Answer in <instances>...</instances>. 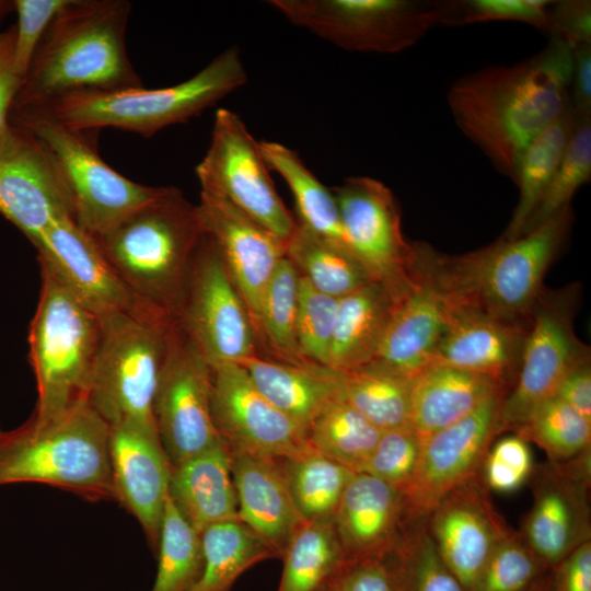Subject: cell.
Masks as SVG:
<instances>
[{
    "label": "cell",
    "mask_w": 591,
    "mask_h": 591,
    "mask_svg": "<svg viewBox=\"0 0 591 591\" xmlns=\"http://www.w3.org/2000/svg\"><path fill=\"white\" fill-rule=\"evenodd\" d=\"M571 74L572 47L551 36L528 59L462 76L450 86L447 103L465 137L515 183L528 146L570 103Z\"/></svg>",
    "instance_id": "obj_1"
},
{
    "label": "cell",
    "mask_w": 591,
    "mask_h": 591,
    "mask_svg": "<svg viewBox=\"0 0 591 591\" xmlns=\"http://www.w3.org/2000/svg\"><path fill=\"white\" fill-rule=\"evenodd\" d=\"M129 12L124 0H68L48 25L11 111L79 92L142 86L125 46Z\"/></svg>",
    "instance_id": "obj_2"
},
{
    "label": "cell",
    "mask_w": 591,
    "mask_h": 591,
    "mask_svg": "<svg viewBox=\"0 0 591 591\" xmlns=\"http://www.w3.org/2000/svg\"><path fill=\"white\" fill-rule=\"evenodd\" d=\"M205 234L197 206L175 187L91 236L144 313L175 321Z\"/></svg>",
    "instance_id": "obj_3"
},
{
    "label": "cell",
    "mask_w": 591,
    "mask_h": 591,
    "mask_svg": "<svg viewBox=\"0 0 591 591\" xmlns=\"http://www.w3.org/2000/svg\"><path fill=\"white\" fill-rule=\"evenodd\" d=\"M111 427L86 403L20 427L0 431V486L37 483L90 501L116 500L111 460Z\"/></svg>",
    "instance_id": "obj_4"
},
{
    "label": "cell",
    "mask_w": 591,
    "mask_h": 591,
    "mask_svg": "<svg viewBox=\"0 0 591 591\" xmlns=\"http://www.w3.org/2000/svg\"><path fill=\"white\" fill-rule=\"evenodd\" d=\"M571 207L514 239L500 237L459 256L434 251L437 274L461 301L495 316L529 322L544 276L565 245L572 224Z\"/></svg>",
    "instance_id": "obj_5"
},
{
    "label": "cell",
    "mask_w": 591,
    "mask_h": 591,
    "mask_svg": "<svg viewBox=\"0 0 591 591\" xmlns=\"http://www.w3.org/2000/svg\"><path fill=\"white\" fill-rule=\"evenodd\" d=\"M246 82L240 51L230 47L194 77L172 86L85 91L21 111L35 112L74 130L111 127L151 137L199 115Z\"/></svg>",
    "instance_id": "obj_6"
},
{
    "label": "cell",
    "mask_w": 591,
    "mask_h": 591,
    "mask_svg": "<svg viewBox=\"0 0 591 591\" xmlns=\"http://www.w3.org/2000/svg\"><path fill=\"white\" fill-rule=\"evenodd\" d=\"M39 299L28 329L37 420L55 418L85 401L99 349L101 321L46 263Z\"/></svg>",
    "instance_id": "obj_7"
},
{
    "label": "cell",
    "mask_w": 591,
    "mask_h": 591,
    "mask_svg": "<svg viewBox=\"0 0 591 591\" xmlns=\"http://www.w3.org/2000/svg\"><path fill=\"white\" fill-rule=\"evenodd\" d=\"M100 321L86 403L109 427L131 425L157 433L153 399L176 322L143 313Z\"/></svg>",
    "instance_id": "obj_8"
},
{
    "label": "cell",
    "mask_w": 591,
    "mask_h": 591,
    "mask_svg": "<svg viewBox=\"0 0 591 591\" xmlns=\"http://www.w3.org/2000/svg\"><path fill=\"white\" fill-rule=\"evenodd\" d=\"M9 120L26 129L42 147L68 194L74 222L90 236L107 230L164 189L120 175L101 159L83 131L31 111H11Z\"/></svg>",
    "instance_id": "obj_9"
},
{
    "label": "cell",
    "mask_w": 591,
    "mask_h": 591,
    "mask_svg": "<svg viewBox=\"0 0 591 591\" xmlns=\"http://www.w3.org/2000/svg\"><path fill=\"white\" fill-rule=\"evenodd\" d=\"M293 25L358 53L396 54L447 25L449 1L271 0Z\"/></svg>",
    "instance_id": "obj_10"
},
{
    "label": "cell",
    "mask_w": 591,
    "mask_h": 591,
    "mask_svg": "<svg viewBox=\"0 0 591 591\" xmlns=\"http://www.w3.org/2000/svg\"><path fill=\"white\" fill-rule=\"evenodd\" d=\"M577 286L542 290L529 317L515 381L501 406L502 430L515 429L540 403L554 396L565 375L590 360L573 331Z\"/></svg>",
    "instance_id": "obj_11"
},
{
    "label": "cell",
    "mask_w": 591,
    "mask_h": 591,
    "mask_svg": "<svg viewBox=\"0 0 591 591\" xmlns=\"http://www.w3.org/2000/svg\"><path fill=\"white\" fill-rule=\"evenodd\" d=\"M176 323L211 367L257 355L248 311L206 232L194 256Z\"/></svg>",
    "instance_id": "obj_12"
},
{
    "label": "cell",
    "mask_w": 591,
    "mask_h": 591,
    "mask_svg": "<svg viewBox=\"0 0 591 591\" xmlns=\"http://www.w3.org/2000/svg\"><path fill=\"white\" fill-rule=\"evenodd\" d=\"M196 175L201 192L223 196L285 244L294 232L297 219L275 188L259 142L236 113L216 112L210 146Z\"/></svg>",
    "instance_id": "obj_13"
},
{
    "label": "cell",
    "mask_w": 591,
    "mask_h": 591,
    "mask_svg": "<svg viewBox=\"0 0 591 591\" xmlns=\"http://www.w3.org/2000/svg\"><path fill=\"white\" fill-rule=\"evenodd\" d=\"M211 366L176 323L153 399L157 433L171 467L220 440L211 415Z\"/></svg>",
    "instance_id": "obj_14"
},
{
    "label": "cell",
    "mask_w": 591,
    "mask_h": 591,
    "mask_svg": "<svg viewBox=\"0 0 591 591\" xmlns=\"http://www.w3.org/2000/svg\"><path fill=\"white\" fill-rule=\"evenodd\" d=\"M500 391L468 415L420 439L416 470L402 491L407 521H426L455 487L477 475L496 436L502 432Z\"/></svg>",
    "instance_id": "obj_15"
},
{
    "label": "cell",
    "mask_w": 591,
    "mask_h": 591,
    "mask_svg": "<svg viewBox=\"0 0 591 591\" xmlns=\"http://www.w3.org/2000/svg\"><path fill=\"white\" fill-rule=\"evenodd\" d=\"M346 247L374 280L403 294L409 287L415 245L402 231L398 202L382 182L349 177L332 188Z\"/></svg>",
    "instance_id": "obj_16"
},
{
    "label": "cell",
    "mask_w": 591,
    "mask_h": 591,
    "mask_svg": "<svg viewBox=\"0 0 591 591\" xmlns=\"http://www.w3.org/2000/svg\"><path fill=\"white\" fill-rule=\"evenodd\" d=\"M211 368L212 420L230 454L285 460L309 447L305 432L256 389L242 366Z\"/></svg>",
    "instance_id": "obj_17"
},
{
    "label": "cell",
    "mask_w": 591,
    "mask_h": 591,
    "mask_svg": "<svg viewBox=\"0 0 591 591\" xmlns=\"http://www.w3.org/2000/svg\"><path fill=\"white\" fill-rule=\"evenodd\" d=\"M0 213L33 245L57 221L73 219L48 157L26 129L11 121L0 136Z\"/></svg>",
    "instance_id": "obj_18"
},
{
    "label": "cell",
    "mask_w": 591,
    "mask_h": 591,
    "mask_svg": "<svg viewBox=\"0 0 591 591\" xmlns=\"http://www.w3.org/2000/svg\"><path fill=\"white\" fill-rule=\"evenodd\" d=\"M414 245L409 287L372 361L410 379L430 363L456 302L436 271L433 248L419 242Z\"/></svg>",
    "instance_id": "obj_19"
},
{
    "label": "cell",
    "mask_w": 591,
    "mask_h": 591,
    "mask_svg": "<svg viewBox=\"0 0 591 591\" xmlns=\"http://www.w3.org/2000/svg\"><path fill=\"white\" fill-rule=\"evenodd\" d=\"M197 211L205 232L218 246L254 329L264 291L285 257L286 244L219 194L200 190Z\"/></svg>",
    "instance_id": "obj_20"
},
{
    "label": "cell",
    "mask_w": 591,
    "mask_h": 591,
    "mask_svg": "<svg viewBox=\"0 0 591 591\" xmlns=\"http://www.w3.org/2000/svg\"><path fill=\"white\" fill-rule=\"evenodd\" d=\"M427 528L442 560L465 591L472 590L495 547L510 534L477 475L436 506Z\"/></svg>",
    "instance_id": "obj_21"
},
{
    "label": "cell",
    "mask_w": 591,
    "mask_h": 591,
    "mask_svg": "<svg viewBox=\"0 0 591 591\" xmlns=\"http://www.w3.org/2000/svg\"><path fill=\"white\" fill-rule=\"evenodd\" d=\"M528 326L456 299L430 363L485 374L512 387Z\"/></svg>",
    "instance_id": "obj_22"
},
{
    "label": "cell",
    "mask_w": 591,
    "mask_h": 591,
    "mask_svg": "<svg viewBox=\"0 0 591 591\" xmlns=\"http://www.w3.org/2000/svg\"><path fill=\"white\" fill-rule=\"evenodd\" d=\"M109 460L116 501L137 519L157 549L171 476L158 433L131 425L111 427Z\"/></svg>",
    "instance_id": "obj_23"
},
{
    "label": "cell",
    "mask_w": 591,
    "mask_h": 591,
    "mask_svg": "<svg viewBox=\"0 0 591 591\" xmlns=\"http://www.w3.org/2000/svg\"><path fill=\"white\" fill-rule=\"evenodd\" d=\"M34 246L38 260L49 265L100 318L116 313L148 314L138 309L92 237L72 218L57 221Z\"/></svg>",
    "instance_id": "obj_24"
},
{
    "label": "cell",
    "mask_w": 591,
    "mask_h": 591,
    "mask_svg": "<svg viewBox=\"0 0 591 591\" xmlns=\"http://www.w3.org/2000/svg\"><path fill=\"white\" fill-rule=\"evenodd\" d=\"M402 491L364 473H355L334 515L345 561L383 558L406 525Z\"/></svg>",
    "instance_id": "obj_25"
},
{
    "label": "cell",
    "mask_w": 591,
    "mask_h": 591,
    "mask_svg": "<svg viewBox=\"0 0 591 591\" xmlns=\"http://www.w3.org/2000/svg\"><path fill=\"white\" fill-rule=\"evenodd\" d=\"M239 520L281 559L304 523L291 498L279 460L231 454Z\"/></svg>",
    "instance_id": "obj_26"
},
{
    "label": "cell",
    "mask_w": 591,
    "mask_h": 591,
    "mask_svg": "<svg viewBox=\"0 0 591 591\" xmlns=\"http://www.w3.org/2000/svg\"><path fill=\"white\" fill-rule=\"evenodd\" d=\"M500 391L509 389L488 375L430 363L412 379L409 429L424 439Z\"/></svg>",
    "instance_id": "obj_27"
},
{
    "label": "cell",
    "mask_w": 591,
    "mask_h": 591,
    "mask_svg": "<svg viewBox=\"0 0 591 591\" xmlns=\"http://www.w3.org/2000/svg\"><path fill=\"white\" fill-rule=\"evenodd\" d=\"M582 485L548 474L540 483L524 525L523 541L545 567H555L587 540Z\"/></svg>",
    "instance_id": "obj_28"
},
{
    "label": "cell",
    "mask_w": 591,
    "mask_h": 591,
    "mask_svg": "<svg viewBox=\"0 0 591 591\" xmlns=\"http://www.w3.org/2000/svg\"><path fill=\"white\" fill-rule=\"evenodd\" d=\"M169 495L199 534L212 524L239 520L231 454L221 440L171 467Z\"/></svg>",
    "instance_id": "obj_29"
},
{
    "label": "cell",
    "mask_w": 591,
    "mask_h": 591,
    "mask_svg": "<svg viewBox=\"0 0 591 591\" xmlns=\"http://www.w3.org/2000/svg\"><path fill=\"white\" fill-rule=\"evenodd\" d=\"M256 389L304 432L332 401L341 397L340 375L315 363L292 364L259 355L239 362Z\"/></svg>",
    "instance_id": "obj_30"
},
{
    "label": "cell",
    "mask_w": 591,
    "mask_h": 591,
    "mask_svg": "<svg viewBox=\"0 0 591 591\" xmlns=\"http://www.w3.org/2000/svg\"><path fill=\"white\" fill-rule=\"evenodd\" d=\"M403 296L372 280L338 299L327 367L343 372L372 362Z\"/></svg>",
    "instance_id": "obj_31"
},
{
    "label": "cell",
    "mask_w": 591,
    "mask_h": 591,
    "mask_svg": "<svg viewBox=\"0 0 591 591\" xmlns=\"http://www.w3.org/2000/svg\"><path fill=\"white\" fill-rule=\"evenodd\" d=\"M578 120L579 116L569 103L525 149L515 181L519 199L502 237L514 239L523 234L563 159Z\"/></svg>",
    "instance_id": "obj_32"
},
{
    "label": "cell",
    "mask_w": 591,
    "mask_h": 591,
    "mask_svg": "<svg viewBox=\"0 0 591 591\" xmlns=\"http://www.w3.org/2000/svg\"><path fill=\"white\" fill-rule=\"evenodd\" d=\"M285 255L312 287L336 299L374 280L344 244L324 239L298 221Z\"/></svg>",
    "instance_id": "obj_33"
},
{
    "label": "cell",
    "mask_w": 591,
    "mask_h": 591,
    "mask_svg": "<svg viewBox=\"0 0 591 591\" xmlns=\"http://www.w3.org/2000/svg\"><path fill=\"white\" fill-rule=\"evenodd\" d=\"M200 541L202 570L190 591H231L246 570L278 558L274 549L240 520L206 528Z\"/></svg>",
    "instance_id": "obj_34"
},
{
    "label": "cell",
    "mask_w": 591,
    "mask_h": 591,
    "mask_svg": "<svg viewBox=\"0 0 591 591\" xmlns=\"http://www.w3.org/2000/svg\"><path fill=\"white\" fill-rule=\"evenodd\" d=\"M259 150L268 169L276 171L289 186L298 211L297 221L324 239L344 244L332 189L320 182L292 149L279 142L260 141Z\"/></svg>",
    "instance_id": "obj_35"
},
{
    "label": "cell",
    "mask_w": 591,
    "mask_h": 591,
    "mask_svg": "<svg viewBox=\"0 0 591 591\" xmlns=\"http://www.w3.org/2000/svg\"><path fill=\"white\" fill-rule=\"evenodd\" d=\"M339 375L341 398L375 427L382 431L409 429L410 378L376 362Z\"/></svg>",
    "instance_id": "obj_36"
},
{
    "label": "cell",
    "mask_w": 591,
    "mask_h": 591,
    "mask_svg": "<svg viewBox=\"0 0 591 591\" xmlns=\"http://www.w3.org/2000/svg\"><path fill=\"white\" fill-rule=\"evenodd\" d=\"M291 498L304 521L334 520L346 486L356 472L310 445L279 460Z\"/></svg>",
    "instance_id": "obj_37"
},
{
    "label": "cell",
    "mask_w": 591,
    "mask_h": 591,
    "mask_svg": "<svg viewBox=\"0 0 591 591\" xmlns=\"http://www.w3.org/2000/svg\"><path fill=\"white\" fill-rule=\"evenodd\" d=\"M277 591H318L345 563L334 520L304 521L281 557Z\"/></svg>",
    "instance_id": "obj_38"
},
{
    "label": "cell",
    "mask_w": 591,
    "mask_h": 591,
    "mask_svg": "<svg viewBox=\"0 0 591 591\" xmlns=\"http://www.w3.org/2000/svg\"><path fill=\"white\" fill-rule=\"evenodd\" d=\"M299 282V271L285 255L264 291L254 328L256 345L260 340L274 356L269 359L292 364L311 363L301 357L297 339Z\"/></svg>",
    "instance_id": "obj_39"
},
{
    "label": "cell",
    "mask_w": 591,
    "mask_h": 591,
    "mask_svg": "<svg viewBox=\"0 0 591 591\" xmlns=\"http://www.w3.org/2000/svg\"><path fill=\"white\" fill-rule=\"evenodd\" d=\"M381 433L382 430L339 397L313 419L305 438L318 453L359 473Z\"/></svg>",
    "instance_id": "obj_40"
},
{
    "label": "cell",
    "mask_w": 591,
    "mask_h": 591,
    "mask_svg": "<svg viewBox=\"0 0 591 591\" xmlns=\"http://www.w3.org/2000/svg\"><path fill=\"white\" fill-rule=\"evenodd\" d=\"M392 591H465L442 560L426 521H407L393 549L384 557Z\"/></svg>",
    "instance_id": "obj_41"
},
{
    "label": "cell",
    "mask_w": 591,
    "mask_h": 591,
    "mask_svg": "<svg viewBox=\"0 0 591 591\" xmlns=\"http://www.w3.org/2000/svg\"><path fill=\"white\" fill-rule=\"evenodd\" d=\"M155 551L158 567L150 591H190L202 570L200 534L183 517L170 495Z\"/></svg>",
    "instance_id": "obj_42"
},
{
    "label": "cell",
    "mask_w": 591,
    "mask_h": 591,
    "mask_svg": "<svg viewBox=\"0 0 591 591\" xmlns=\"http://www.w3.org/2000/svg\"><path fill=\"white\" fill-rule=\"evenodd\" d=\"M514 431L537 443L553 460H568L589 448L591 421L552 396L536 405Z\"/></svg>",
    "instance_id": "obj_43"
},
{
    "label": "cell",
    "mask_w": 591,
    "mask_h": 591,
    "mask_svg": "<svg viewBox=\"0 0 591 591\" xmlns=\"http://www.w3.org/2000/svg\"><path fill=\"white\" fill-rule=\"evenodd\" d=\"M591 178V117H579L563 159L524 232L570 206L576 192Z\"/></svg>",
    "instance_id": "obj_44"
},
{
    "label": "cell",
    "mask_w": 591,
    "mask_h": 591,
    "mask_svg": "<svg viewBox=\"0 0 591 591\" xmlns=\"http://www.w3.org/2000/svg\"><path fill=\"white\" fill-rule=\"evenodd\" d=\"M544 567L523 538L510 533L495 547L471 591H530Z\"/></svg>",
    "instance_id": "obj_45"
},
{
    "label": "cell",
    "mask_w": 591,
    "mask_h": 591,
    "mask_svg": "<svg viewBox=\"0 0 591 591\" xmlns=\"http://www.w3.org/2000/svg\"><path fill=\"white\" fill-rule=\"evenodd\" d=\"M337 306L338 299L316 290L300 276L297 339L305 361L328 366Z\"/></svg>",
    "instance_id": "obj_46"
},
{
    "label": "cell",
    "mask_w": 591,
    "mask_h": 591,
    "mask_svg": "<svg viewBox=\"0 0 591 591\" xmlns=\"http://www.w3.org/2000/svg\"><path fill=\"white\" fill-rule=\"evenodd\" d=\"M420 447V438L410 429L382 431L359 473L373 476L403 491L416 470Z\"/></svg>",
    "instance_id": "obj_47"
},
{
    "label": "cell",
    "mask_w": 591,
    "mask_h": 591,
    "mask_svg": "<svg viewBox=\"0 0 591 591\" xmlns=\"http://www.w3.org/2000/svg\"><path fill=\"white\" fill-rule=\"evenodd\" d=\"M447 25L513 21L549 31V7L547 0H462L449 1Z\"/></svg>",
    "instance_id": "obj_48"
},
{
    "label": "cell",
    "mask_w": 591,
    "mask_h": 591,
    "mask_svg": "<svg viewBox=\"0 0 591 591\" xmlns=\"http://www.w3.org/2000/svg\"><path fill=\"white\" fill-rule=\"evenodd\" d=\"M485 485L498 493L517 490L532 471V455L526 440L518 434L498 440L483 463Z\"/></svg>",
    "instance_id": "obj_49"
},
{
    "label": "cell",
    "mask_w": 591,
    "mask_h": 591,
    "mask_svg": "<svg viewBox=\"0 0 591 591\" xmlns=\"http://www.w3.org/2000/svg\"><path fill=\"white\" fill-rule=\"evenodd\" d=\"M68 0H14L18 14L13 62L18 76L24 81L35 51L53 19Z\"/></svg>",
    "instance_id": "obj_50"
},
{
    "label": "cell",
    "mask_w": 591,
    "mask_h": 591,
    "mask_svg": "<svg viewBox=\"0 0 591 591\" xmlns=\"http://www.w3.org/2000/svg\"><path fill=\"white\" fill-rule=\"evenodd\" d=\"M551 36H556L572 48L591 45V1H552L549 7Z\"/></svg>",
    "instance_id": "obj_51"
},
{
    "label": "cell",
    "mask_w": 591,
    "mask_h": 591,
    "mask_svg": "<svg viewBox=\"0 0 591 591\" xmlns=\"http://www.w3.org/2000/svg\"><path fill=\"white\" fill-rule=\"evenodd\" d=\"M326 587L329 591H392L384 557L345 561Z\"/></svg>",
    "instance_id": "obj_52"
},
{
    "label": "cell",
    "mask_w": 591,
    "mask_h": 591,
    "mask_svg": "<svg viewBox=\"0 0 591 591\" xmlns=\"http://www.w3.org/2000/svg\"><path fill=\"white\" fill-rule=\"evenodd\" d=\"M556 567L552 591H591V543L586 541Z\"/></svg>",
    "instance_id": "obj_53"
},
{
    "label": "cell",
    "mask_w": 591,
    "mask_h": 591,
    "mask_svg": "<svg viewBox=\"0 0 591 591\" xmlns=\"http://www.w3.org/2000/svg\"><path fill=\"white\" fill-rule=\"evenodd\" d=\"M15 27L0 32V136L7 129L14 100L22 86L13 62Z\"/></svg>",
    "instance_id": "obj_54"
},
{
    "label": "cell",
    "mask_w": 591,
    "mask_h": 591,
    "mask_svg": "<svg viewBox=\"0 0 591 591\" xmlns=\"http://www.w3.org/2000/svg\"><path fill=\"white\" fill-rule=\"evenodd\" d=\"M569 99L579 117H591V45L572 48Z\"/></svg>",
    "instance_id": "obj_55"
},
{
    "label": "cell",
    "mask_w": 591,
    "mask_h": 591,
    "mask_svg": "<svg viewBox=\"0 0 591 591\" xmlns=\"http://www.w3.org/2000/svg\"><path fill=\"white\" fill-rule=\"evenodd\" d=\"M557 396L591 421V366L590 360L571 369L559 383Z\"/></svg>",
    "instance_id": "obj_56"
},
{
    "label": "cell",
    "mask_w": 591,
    "mask_h": 591,
    "mask_svg": "<svg viewBox=\"0 0 591 591\" xmlns=\"http://www.w3.org/2000/svg\"><path fill=\"white\" fill-rule=\"evenodd\" d=\"M13 9V1L0 0V21Z\"/></svg>",
    "instance_id": "obj_57"
},
{
    "label": "cell",
    "mask_w": 591,
    "mask_h": 591,
    "mask_svg": "<svg viewBox=\"0 0 591 591\" xmlns=\"http://www.w3.org/2000/svg\"><path fill=\"white\" fill-rule=\"evenodd\" d=\"M530 591H552L549 580H541L532 590Z\"/></svg>",
    "instance_id": "obj_58"
},
{
    "label": "cell",
    "mask_w": 591,
    "mask_h": 591,
    "mask_svg": "<svg viewBox=\"0 0 591 591\" xmlns=\"http://www.w3.org/2000/svg\"><path fill=\"white\" fill-rule=\"evenodd\" d=\"M318 591H329V589L325 586L322 589H320Z\"/></svg>",
    "instance_id": "obj_59"
},
{
    "label": "cell",
    "mask_w": 591,
    "mask_h": 591,
    "mask_svg": "<svg viewBox=\"0 0 591 591\" xmlns=\"http://www.w3.org/2000/svg\"><path fill=\"white\" fill-rule=\"evenodd\" d=\"M1 430H2V429H1V427H0V431H1Z\"/></svg>",
    "instance_id": "obj_60"
}]
</instances>
